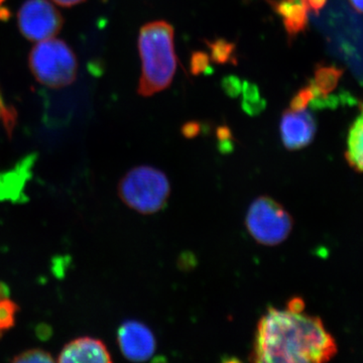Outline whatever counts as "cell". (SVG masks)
<instances>
[{"mask_svg": "<svg viewBox=\"0 0 363 363\" xmlns=\"http://www.w3.org/2000/svg\"><path fill=\"white\" fill-rule=\"evenodd\" d=\"M18 310V306L11 298L0 300V337L4 332L9 331L16 325Z\"/></svg>", "mask_w": 363, "mask_h": 363, "instance_id": "cell-16", "label": "cell"}, {"mask_svg": "<svg viewBox=\"0 0 363 363\" xmlns=\"http://www.w3.org/2000/svg\"><path fill=\"white\" fill-rule=\"evenodd\" d=\"M221 86L227 96L238 98L242 92L243 82L236 76H227L222 80Z\"/></svg>", "mask_w": 363, "mask_h": 363, "instance_id": "cell-21", "label": "cell"}, {"mask_svg": "<svg viewBox=\"0 0 363 363\" xmlns=\"http://www.w3.org/2000/svg\"><path fill=\"white\" fill-rule=\"evenodd\" d=\"M279 18L283 20L289 40H294L300 33H305L308 26V9L305 0H267Z\"/></svg>", "mask_w": 363, "mask_h": 363, "instance_id": "cell-10", "label": "cell"}, {"mask_svg": "<svg viewBox=\"0 0 363 363\" xmlns=\"http://www.w3.org/2000/svg\"><path fill=\"white\" fill-rule=\"evenodd\" d=\"M55 4H59L60 6L71 7L76 6V4H81L85 0H52Z\"/></svg>", "mask_w": 363, "mask_h": 363, "instance_id": "cell-27", "label": "cell"}, {"mask_svg": "<svg viewBox=\"0 0 363 363\" xmlns=\"http://www.w3.org/2000/svg\"><path fill=\"white\" fill-rule=\"evenodd\" d=\"M201 123L197 121H189L182 126V133L187 138H196L201 131Z\"/></svg>", "mask_w": 363, "mask_h": 363, "instance_id": "cell-23", "label": "cell"}, {"mask_svg": "<svg viewBox=\"0 0 363 363\" xmlns=\"http://www.w3.org/2000/svg\"><path fill=\"white\" fill-rule=\"evenodd\" d=\"M6 1V0H0V6H1L4 2Z\"/></svg>", "mask_w": 363, "mask_h": 363, "instance_id": "cell-31", "label": "cell"}, {"mask_svg": "<svg viewBox=\"0 0 363 363\" xmlns=\"http://www.w3.org/2000/svg\"><path fill=\"white\" fill-rule=\"evenodd\" d=\"M9 295H11V289L9 285L4 281H0V300L9 298Z\"/></svg>", "mask_w": 363, "mask_h": 363, "instance_id": "cell-28", "label": "cell"}, {"mask_svg": "<svg viewBox=\"0 0 363 363\" xmlns=\"http://www.w3.org/2000/svg\"><path fill=\"white\" fill-rule=\"evenodd\" d=\"M210 56L206 52L195 51L191 55L190 72L192 75L199 76L211 71Z\"/></svg>", "mask_w": 363, "mask_h": 363, "instance_id": "cell-19", "label": "cell"}, {"mask_svg": "<svg viewBox=\"0 0 363 363\" xmlns=\"http://www.w3.org/2000/svg\"><path fill=\"white\" fill-rule=\"evenodd\" d=\"M305 1L309 11H314L315 13H319L327 4V0H305Z\"/></svg>", "mask_w": 363, "mask_h": 363, "instance_id": "cell-25", "label": "cell"}, {"mask_svg": "<svg viewBox=\"0 0 363 363\" xmlns=\"http://www.w3.org/2000/svg\"><path fill=\"white\" fill-rule=\"evenodd\" d=\"M173 26L156 21L140 28L138 51L142 59V76L138 92L150 97L171 85L177 70Z\"/></svg>", "mask_w": 363, "mask_h": 363, "instance_id": "cell-2", "label": "cell"}, {"mask_svg": "<svg viewBox=\"0 0 363 363\" xmlns=\"http://www.w3.org/2000/svg\"><path fill=\"white\" fill-rule=\"evenodd\" d=\"M35 335L42 341L50 340L52 335V329L50 325L40 323L35 328Z\"/></svg>", "mask_w": 363, "mask_h": 363, "instance_id": "cell-24", "label": "cell"}, {"mask_svg": "<svg viewBox=\"0 0 363 363\" xmlns=\"http://www.w3.org/2000/svg\"><path fill=\"white\" fill-rule=\"evenodd\" d=\"M314 97V90H313L311 85L308 84L305 86V87L301 88V89L294 95L292 100H291L290 109L296 111H304V109L307 108L308 105L311 104Z\"/></svg>", "mask_w": 363, "mask_h": 363, "instance_id": "cell-20", "label": "cell"}, {"mask_svg": "<svg viewBox=\"0 0 363 363\" xmlns=\"http://www.w3.org/2000/svg\"><path fill=\"white\" fill-rule=\"evenodd\" d=\"M11 13L6 7H0V21H7L11 18Z\"/></svg>", "mask_w": 363, "mask_h": 363, "instance_id": "cell-30", "label": "cell"}, {"mask_svg": "<svg viewBox=\"0 0 363 363\" xmlns=\"http://www.w3.org/2000/svg\"><path fill=\"white\" fill-rule=\"evenodd\" d=\"M351 6L358 13H363V0H350Z\"/></svg>", "mask_w": 363, "mask_h": 363, "instance_id": "cell-29", "label": "cell"}, {"mask_svg": "<svg viewBox=\"0 0 363 363\" xmlns=\"http://www.w3.org/2000/svg\"><path fill=\"white\" fill-rule=\"evenodd\" d=\"M336 353L335 340L320 318L271 307L257 323L250 360L320 363Z\"/></svg>", "mask_w": 363, "mask_h": 363, "instance_id": "cell-1", "label": "cell"}, {"mask_svg": "<svg viewBox=\"0 0 363 363\" xmlns=\"http://www.w3.org/2000/svg\"><path fill=\"white\" fill-rule=\"evenodd\" d=\"M342 74L343 71L338 67L317 65L315 69L314 79L309 83L315 93L313 100L328 97L327 95L337 87Z\"/></svg>", "mask_w": 363, "mask_h": 363, "instance_id": "cell-12", "label": "cell"}, {"mask_svg": "<svg viewBox=\"0 0 363 363\" xmlns=\"http://www.w3.org/2000/svg\"><path fill=\"white\" fill-rule=\"evenodd\" d=\"M205 44L210 50V59L218 65H236V45L233 42L225 39H216L213 40H205Z\"/></svg>", "mask_w": 363, "mask_h": 363, "instance_id": "cell-14", "label": "cell"}, {"mask_svg": "<svg viewBox=\"0 0 363 363\" xmlns=\"http://www.w3.org/2000/svg\"><path fill=\"white\" fill-rule=\"evenodd\" d=\"M348 164L355 171L363 173V111L351 125L345 154Z\"/></svg>", "mask_w": 363, "mask_h": 363, "instance_id": "cell-13", "label": "cell"}, {"mask_svg": "<svg viewBox=\"0 0 363 363\" xmlns=\"http://www.w3.org/2000/svg\"><path fill=\"white\" fill-rule=\"evenodd\" d=\"M119 196L131 209L142 214H154L166 206L171 186L168 178L152 167H138L119 183Z\"/></svg>", "mask_w": 363, "mask_h": 363, "instance_id": "cell-3", "label": "cell"}, {"mask_svg": "<svg viewBox=\"0 0 363 363\" xmlns=\"http://www.w3.org/2000/svg\"><path fill=\"white\" fill-rule=\"evenodd\" d=\"M0 119L4 123L7 135L11 138L18 121V112L13 106L6 104V100L2 96L1 90H0Z\"/></svg>", "mask_w": 363, "mask_h": 363, "instance_id": "cell-17", "label": "cell"}, {"mask_svg": "<svg viewBox=\"0 0 363 363\" xmlns=\"http://www.w3.org/2000/svg\"><path fill=\"white\" fill-rule=\"evenodd\" d=\"M217 138L219 140V150L223 152H229L233 150V145L231 143L233 140V133L230 128L226 125L219 126L217 128Z\"/></svg>", "mask_w": 363, "mask_h": 363, "instance_id": "cell-22", "label": "cell"}, {"mask_svg": "<svg viewBox=\"0 0 363 363\" xmlns=\"http://www.w3.org/2000/svg\"><path fill=\"white\" fill-rule=\"evenodd\" d=\"M35 155H30L18 162L16 169L0 174V201H18L20 196L23 195L26 180L32 176L30 169L35 162Z\"/></svg>", "mask_w": 363, "mask_h": 363, "instance_id": "cell-11", "label": "cell"}, {"mask_svg": "<svg viewBox=\"0 0 363 363\" xmlns=\"http://www.w3.org/2000/svg\"><path fill=\"white\" fill-rule=\"evenodd\" d=\"M57 362H112L106 345L99 339L81 337L64 346Z\"/></svg>", "mask_w": 363, "mask_h": 363, "instance_id": "cell-9", "label": "cell"}, {"mask_svg": "<svg viewBox=\"0 0 363 363\" xmlns=\"http://www.w3.org/2000/svg\"><path fill=\"white\" fill-rule=\"evenodd\" d=\"M30 71L40 83L50 88H63L77 78L78 62L71 48L63 40L38 42L28 58Z\"/></svg>", "mask_w": 363, "mask_h": 363, "instance_id": "cell-4", "label": "cell"}, {"mask_svg": "<svg viewBox=\"0 0 363 363\" xmlns=\"http://www.w3.org/2000/svg\"><path fill=\"white\" fill-rule=\"evenodd\" d=\"M117 342L124 357L145 362L154 355L157 343L149 327L138 321H126L117 332Z\"/></svg>", "mask_w": 363, "mask_h": 363, "instance_id": "cell-7", "label": "cell"}, {"mask_svg": "<svg viewBox=\"0 0 363 363\" xmlns=\"http://www.w3.org/2000/svg\"><path fill=\"white\" fill-rule=\"evenodd\" d=\"M305 303L301 298H293L289 301L288 308L286 309L291 311L301 312L304 310Z\"/></svg>", "mask_w": 363, "mask_h": 363, "instance_id": "cell-26", "label": "cell"}, {"mask_svg": "<svg viewBox=\"0 0 363 363\" xmlns=\"http://www.w3.org/2000/svg\"><path fill=\"white\" fill-rule=\"evenodd\" d=\"M245 224L248 233L257 242L274 247L290 235L293 218L283 205L271 197L262 196L250 205Z\"/></svg>", "mask_w": 363, "mask_h": 363, "instance_id": "cell-5", "label": "cell"}, {"mask_svg": "<svg viewBox=\"0 0 363 363\" xmlns=\"http://www.w3.org/2000/svg\"><path fill=\"white\" fill-rule=\"evenodd\" d=\"M18 28L26 40L40 42L58 35L63 16L49 0H28L18 13Z\"/></svg>", "mask_w": 363, "mask_h": 363, "instance_id": "cell-6", "label": "cell"}, {"mask_svg": "<svg viewBox=\"0 0 363 363\" xmlns=\"http://www.w3.org/2000/svg\"><path fill=\"white\" fill-rule=\"evenodd\" d=\"M316 121L309 111L289 109L281 116L279 131L286 149L297 150L308 147L316 135Z\"/></svg>", "mask_w": 363, "mask_h": 363, "instance_id": "cell-8", "label": "cell"}, {"mask_svg": "<svg viewBox=\"0 0 363 363\" xmlns=\"http://www.w3.org/2000/svg\"><path fill=\"white\" fill-rule=\"evenodd\" d=\"M11 362L16 363L26 362H55L56 360L52 358L51 353L43 350H30L23 351L20 354L16 355Z\"/></svg>", "mask_w": 363, "mask_h": 363, "instance_id": "cell-18", "label": "cell"}, {"mask_svg": "<svg viewBox=\"0 0 363 363\" xmlns=\"http://www.w3.org/2000/svg\"><path fill=\"white\" fill-rule=\"evenodd\" d=\"M242 105L243 111L250 116H259L266 109L267 102L262 96L259 87L248 81H243L242 86Z\"/></svg>", "mask_w": 363, "mask_h": 363, "instance_id": "cell-15", "label": "cell"}]
</instances>
